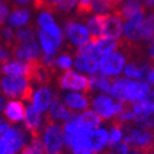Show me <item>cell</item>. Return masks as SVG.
<instances>
[{
	"instance_id": "cell-19",
	"label": "cell",
	"mask_w": 154,
	"mask_h": 154,
	"mask_svg": "<svg viewBox=\"0 0 154 154\" xmlns=\"http://www.w3.org/2000/svg\"><path fill=\"white\" fill-rule=\"evenodd\" d=\"M60 97L73 113H82L90 109L91 97L86 93L68 91V93H63Z\"/></svg>"
},
{
	"instance_id": "cell-7",
	"label": "cell",
	"mask_w": 154,
	"mask_h": 154,
	"mask_svg": "<svg viewBox=\"0 0 154 154\" xmlns=\"http://www.w3.org/2000/svg\"><path fill=\"white\" fill-rule=\"evenodd\" d=\"M57 84L63 93L75 91L86 93L89 91V76L79 73L75 69L63 72L58 75Z\"/></svg>"
},
{
	"instance_id": "cell-45",
	"label": "cell",
	"mask_w": 154,
	"mask_h": 154,
	"mask_svg": "<svg viewBox=\"0 0 154 154\" xmlns=\"http://www.w3.org/2000/svg\"><path fill=\"white\" fill-rule=\"evenodd\" d=\"M91 4H93V0H79L78 12H80V14H90Z\"/></svg>"
},
{
	"instance_id": "cell-56",
	"label": "cell",
	"mask_w": 154,
	"mask_h": 154,
	"mask_svg": "<svg viewBox=\"0 0 154 154\" xmlns=\"http://www.w3.org/2000/svg\"><path fill=\"white\" fill-rule=\"evenodd\" d=\"M153 153H154V147H153Z\"/></svg>"
},
{
	"instance_id": "cell-27",
	"label": "cell",
	"mask_w": 154,
	"mask_h": 154,
	"mask_svg": "<svg viewBox=\"0 0 154 154\" xmlns=\"http://www.w3.org/2000/svg\"><path fill=\"white\" fill-rule=\"evenodd\" d=\"M112 79L100 73L89 76V91L95 94H110Z\"/></svg>"
},
{
	"instance_id": "cell-57",
	"label": "cell",
	"mask_w": 154,
	"mask_h": 154,
	"mask_svg": "<svg viewBox=\"0 0 154 154\" xmlns=\"http://www.w3.org/2000/svg\"><path fill=\"white\" fill-rule=\"evenodd\" d=\"M43 154H47V153H43Z\"/></svg>"
},
{
	"instance_id": "cell-51",
	"label": "cell",
	"mask_w": 154,
	"mask_h": 154,
	"mask_svg": "<svg viewBox=\"0 0 154 154\" xmlns=\"http://www.w3.org/2000/svg\"><path fill=\"white\" fill-rule=\"evenodd\" d=\"M6 102H8V99L4 95H2V97H0V111L2 112H3V110L5 107V105H6Z\"/></svg>"
},
{
	"instance_id": "cell-54",
	"label": "cell",
	"mask_w": 154,
	"mask_h": 154,
	"mask_svg": "<svg viewBox=\"0 0 154 154\" xmlns=\"http://www.w3.org/2000/svg\"><path fill=\"white\" fill-rule=\"evenodd\" d=\"M78 154H95V153H93V152H90V150H85V152H80V153H78Z\"/></svg>"
},
{
	"instance_id": "cell-38",
	"label": "cell",
	"mask_w": 154,
	"mask_h": 154,
	"mask_svg": "<svg viewBox=\"0 0 154 154\" xmlns=\"http://www.w3.org/2000/svg\"><path fill=\"white\" fill-rule=\"evenodd\" d=\"M48 70L47 68L42 67L41 64H38V66L35 67V70H33V74L31 76V80L37 83L38 85H42V84H46L47 80H48Z\"/></svg>"
},
{
	"instance_id": "cell-32",
	"label": "cell",
	"mask_w": 154,
	"mask_h": 154,
	"mask_svg": "<svg viewBox=\"0 0 154 154\" xmlns=\"http://www.w3.org/2000/svg\"><path fill=\"white\" fill-rule=\"evenodd\" d=\"M54 69L59 70L60 73L74 69V56L68 51H62L56 56Z\"/></svg>"
},
{
	"instance_id": "cell-20",
	"label": "cell",
	"mask_w": 154,
	"mask_h": 154,
	"mask_svg": "<svg viewBox=\"0 0 154 154\" xmlns=\"http://www.w3.org/2000/svg\"><path fill=\"white\" fill-rule=\"evenodd\" d=\"M21 126L25 128V131H27L32 137H38L40 133L42 132L43 127L46 126L45 115L38 112L30 104H27L26 116H25Z\"/></svg>"
},
{
	"instance_id": "cell-48",
	"label": "cell",
	"mask_w": 154,
	"mask_h": 154,
	"mask_svg": "<svg viewBox=\"0 0 154 154\" xmlns=\"http://www.w3.org/2000/svg\"><path fill=\"white\" fill-rule=\"evenodd\" d=\"M10 122H8L4 117H2V120H0V133H2V132H4V131H6L8 130V128L10 127Z\"/></svg>"
},
{
	"instance_id": "cell-24",
	"label": "cell",
	"mask_w": 154,
	"mask_h": 154,
	"mask_svg": "<svg viewBox=\"0 0 154 154\" xmlns=\"http://www.w3.org/2000/svg\"><path fill=\"white\" fill-rule=\"evenodd\" d=\"M73 112L67 107V105L63 102L62 97H57L52 106H51L47 116H48V121H53V122H58V123H64L67 122L69 119H72Z\"/></svg>"
},
{
	"instance_id": "cell-21",
	"label": "cell",
	"mask_w": 154,
	"mask_h": 154,
	"mask_svg": "<svg viewBox=\"0 0 154 154\" xmlns=\"http://www.w3.org/2000/svg\"><path fill=\"white\" fill-rule=\"evenodd\" d=\"M89 147L95 154H104V152L110 147L109 128L100 126L89 132Z\"/></svg>"
},
{
	"instance_id": "cell-28",
	"label": "cell",
	"mask_w": 154,
	"mask_h": 154,
	"mask_svg": "<svg viewBox=\"0 0 154 154\" xmlns=\"http://www.w3.org/2000/svg\"><path fill=\"white\" fill-rule=\"evenodd\" d=\"M105 19L106 16L100 15H88L85 22L86 26L90 31L93 38H99L104 36V27H105Z\"/></svg>"
},
{
	"instance_id": "cell-40",
	"label": "cell",
	"mask_w": 154,
	"mask_h": 154,
	"mask_svg": "<svg viewBox=\"0 0 154 154\" xmlns=\"http://www.w3.org/2000/svg\"><path fill=\"white\" fill-rule=\"evenodd\" d=\"M119 123L123 125H130V123H134L136 122V113L133 112V110L131 109V106H126V109L119 115L117 117Z\"/></svg>"
},
{
	"instance_id": "cell-10",
	"label": "cell",
	"mask_w": 154,
	"mask_h": 154,
	"mask_svg": "<svg viewBox=\"0 0 154 154\" xmlns=\"http://www.w3.org/2000/svg\"><path fill=\"white\" fill-rule=\"evenodd\" d=\"M125 142L130 144L133 149H139V150H147V149H153L154 147V133L150 130H146V128L133 126L126 130V138Z\"/></svg>"
},
{
	"instance_id": "cell-17",
	"label": "cell",
	"mask_w": 154,
	"mask_h": 154,
	"mask_svg": "<svg viewBox=\"0 0 154 154\" xmlns=\"http://www.w3.org/2000/svg\"><path fill=\"white\" fill-rule=\"evenodd\" d=\"M33 20L32 10L27 6H14L11 9L10 15L5 22L9 27L16 30L29 27Z\"/></svg>"
},
{
	"instance_id": "cell-42",
	"label": "cell",
	"mask_w": 154,
	"mask_h": 154,
	"mask_svg": "<svg viewBox=\"0 0 154 154\" xmlns=\"http://www.w3.org/2000/svg\"><path fill=\"white\" fill-rule=\"evenodd\" d=\"M54 63H56V57L42 54L41 60H40V63H38V64H41L42 67H45L47 69H54Z\"/></svg>"
},
{
	"instance_id": "cell-13",
	"label": "cell",
	"mask_w": 154,
	"mask_h": 154,
	"mask_svg": "<svg viewBox=\"0 0 154 154\" xmlns=\"http://www.w3.org/2000/svg\"><path fill=\"white\" fill-rule=\"evenodd\" d=\"M27 104L21 99H8L6 105L2 112L3 117L11 125H22L23 119L26 116Z\"/></svg>"
},
{
	"instance_id": "cell-5",
	"label": "cell",
	"mask_w": 154,
	"mask_h": 154,
	"mask_svg": "<svg viewBox=\"0 0 154 154\" xmlns=\"http://www.w3.org/2000/svg\"><path fill=\"white\" fill-rule=\"evenodd\" d=\"M32 80L25 76H8L2 75L0 79V91L6 99L29 100L32 90Z\"/></svg>"
},
{
	"instance_id": "cell-31",
	"label": "cell",
	"mask_w": 154,
	"mask_h": 154,
	"mask_svg": "<svg viewBox=\"0 0 154 154\" xmlns=\"http://www.w3.org/2000/svg\"><path fill=\"white\" fill-rule=\"evenodd\" d=\"M128 80L125 76H120V78L112 79V85H111V90H110V95L116 99L117 101H121L125 104V95H126V88L128 84Z\"/></svg>"
},
{
	"instance_id": "cell-39",
	"label": "cell",
	"mask_w": 154,
	"mask_h": 154,
	"mask_svg": "<svg viewBox=\"0 0 154 154\" xmlns=\"http://www.w3.org/2000/svg\"><path fill=\"white\" fill-rule=\"evenodd\" d=\"M2 38H3V45L12 47L16 42V31L9 27L8 25H4L2 29Z\"/></svg>"
},
{
	"instance_id": "cell-50",
	"label": "cell",
	"mask_w": 154,
	"mask_h": 154,
	"mask_svg": "<svg viewBox=\"0 0 154 154\" xmlns=\"http://www.w3.org/2000/svg\"><path fill=\"white\" fill-rule=\"evenodd\" d=\"M147 82L154 88V66L152 67V69L149 70V73H148V75H147Z\"/></svg>"
},
{
	"instance_id": "cell-47",
	"label": "cell",
	"mask_w": 154,
	"mask_h": 154,
	"mask_svg": "<svg viewBox=\"0 0 154 154\" xmlns=\"http://www.w3.org/2000/svg\"><path fill=\"white\" fill-rule=\"evenodd\" d=\"M146 56L148 58V60L152 63L154 62V43H149L147 45V48H146Z\"/></svg>"
},
{
	"instance_id": "cell-4",
	"label": "cell",
	"mask_w": 154,
	"mask_h": 154,
	"mask_svg": "<svg viewBox=\"0 0 154 154\" xmlns=\"http://www.w3.org/2000/svg\"><path fill=\"white\" fill-rule=\"evenodd\" d=\"M62 26L64 37H66V42L70 47L75 48V51L82 48L93 40V36L86 26V22L83 20L68 19L64 21Z\"/></svg>"
},
{
	"instance_id": "cell-15",
	"label": "cell",
	"mask_w": 154,
	"mask_h": 154,
	"mask_svg": "<svg viewBox=\"0 0 154 154\" xmlns=\"http://www.w3.org/2000/svg\"><path fill=\"white\" fill-rule=\"evenodd\" d=\"M36 66L30 64V63H26V62H22V60H19L16 58H11V59L2 63L0 70H2V75L25 76V78H30L31 79Z\"/></svg>"
},
{
	"instance_id": "cell-37",
	"label": "cell",
	"mask_w": 154,
	"mask_h": 154,
	"mask_svg": "<svg viewBox=\"0 0 154 154\" xmlns=\"http://www.w3.org/2000/svg\"><path fill=\"white\" fill-rule=\"evenodd\" d=\"M79 0H62L59 5L54 9V11L59 14H72L74 11H78Z\"/></svg>"
},
{
	"instance_id": "cell-49",
	"label": "cell",
	"mask_w": 154,
	"mask_h": 154,
	"mask_svg": "<svg viewBox=\"0 0 154 154\" xmlns=\"http://www.w3.org/2000/svg\"><path fill=\"white\" fill-rule=\"evenodd\" d=\"M142 4L144 5L146 10H149V11H153L154 9V0H140Z\"/></svg>"
},
{
	"instance_id": "cell-36",
	"label": "cell",
	"mask_w": 154,
	"mask_h": 154,
	"mask_svg": "<svg viewBox=\"0 0 154 154\" xmlns=\"http://www.w3.org/2000/svg\"><path fill=\"white\" fill-rule=\"evenodd\" d=\"M45 147L40 137H32L27 146L22 149L20 154H43Z\"/></svg>"
},
{
	"instance_id": "cell-52",
	"label": "cell",
	"mask_w": 154,
	"mask_h": 154,
	"mask_svg": "<svg viewBox=\"0 0 154 154\" xmlns=\"http://www.w3.org/2000/svg\"><path fill=\"white\" fill-rule=\"evenodd\" d=\"M125 2H126V0H111V3H112L115 6H116V9H117L121 4H123Z\"/></svg>"
},
{
	"instance_id": "cell-12",
	"label": "cell",
	"mask_w": 154,
	"mask_h": 154,
	"mask_svg": "<svg viewBox=\"0 0 154 154\" xmlns=\"http://www.w3.org/2000/svg\"><path fill=\"white\" fill-rule=\"evenodd\" d=\"M153 91V86L147 80H128L125 95V104L133 105L147 100Z\"/></svg>"
},
{
	"instance_id": "cell-35",
	"label": "cell",
	"mask_w": 154,
	"mask_h": 154,
	"mask_svg": "<svg viewBox=\"0 0 154 154\" xmlns=\"http://www.w3.org/2000/svg\"><path fill=\"white\" fill-rule=\"evenodd\" d=\"M37 40V30L29 26L25 29L16 30V42L15 43H30Z\"/></svg>"
},
{
	"instance_id": "cell-23",
	"label": "cell",
	"mask_w": 154,
	"mask_h": 154,
	"mask_svg": "<svg viewBox=\"0 0 154 154\" xmlns=\"http://www.w3.org/2000/svg\"><path fill=\"white\" fill-rule=\"evenodd\" d=\"M123 26H125V20L115 11L113 14L106 16L105 19L104 36L120 41L121 38H123Z\"/></svg>"
},
{
	"instance_id": "cell-18",
	"label": "cell",
	"mask_w": 154,
	"mask_h": 154,
	"mask_svg": "<svg viewBox=\"0 0 154 154\" xmlns=\"http://www.w3.org/2000/svg\"><path fill=\"white\" fill-rule=\"evenodd\" d=\"M37 41L42 49V54L56 57L58 53L62 52V48L66 42V37H56L37 30Z\"/></svg>"
},
{
	"instance_id": "cell-16",
	"label": "cell",
	"mask_w": 154,
	"mask_h": 154,
	"mask_svg": "<svg viewBox=\"0 0 154 154\" xmlns=\"http://www.w3.org/2000/svg\"><path fill=\"white\" fill-rule=\"evenodd\" d=\"M99 64H100V58L96 57L95 54L83 53V52H75L74 54V69L86 76L97 74Z\"/></svg>"
},
{
	"instance_id": "cell-53",
	"label": "cell",
	"mask_w": 154,
	"mask_h": 154,
	"mask_svg": "<svg viewBox=\"0 0 154 154\" xmlns=\"http://www.w3.org/2000/svg\"><path fill=\"white\" fill-rule=\"evenodd\" d=\"M131 154H144L143 150H139V149H132Z\"/></svg>"
},
{
	"instance_id": "cell-26",
	"label": "cell",
	"mask_w": 154,
	"mask_h": 154,
	"mask_svg": "<svg viewBox=\"0 0 154 154\" xmlns=\"http://www.w3.org/2000/svg\"><path fill=\"white\" fill-rule=\"evenodd\" d=\"M116 12L123 20H128V19L134 17L137 15L144 14L146 8L140 0H126L123 4H121L116 9Z\"/></svg>"
},
{
	"instance_id": "cell-6",
	"label": "cell",
	"mask_w": 154,
	"mask_h": 154,
	"mask_svg": "<svg viewBox=\"0 0 154 154\" xmlns=\"http://www.w3.org/2000/svg\"><path fill=\"white\" fill-rule=\"evenodd\" d=\"M128 63L127 54L121 49L106 54L100 58L99 64V73L107 76L110 79H116L123 75V70L126 64Z\"/></svg>"
},
{
	"instance_id": "cell-41",
	"label": "cell",
	"mask_w": 154,
	"mask_h": 154,
	"mask_svg": "<svg viewBox=\"0 0 154 154\" xmlns=\"http://www.w3.org/2000/svg\"><path fill=\"white\" fill-rule=\"evenodd\" d=\"M11 4L5 2V0H2L0 2V22H2L3 25H5L10 12H11Z\"/></svg>"
},
{
	"instance_id": "cell-29",
	"label": "cell",
	"mask_w": 154,
	"mask_h": 154,
	"mask_svg": "<svg viewBox=\"0 0 154 154\" xmlns=\"http://www.w3.org/2000/svg\"><path fill=\"white\" fill-rule=\"evenodd\" d=\"M76 116H78L79 121L82 122V125L88 131L95 130V128L102 126V122H104L91 109H89V110H86L82 113H76Z\"/></svg>"
},
{
	"instance_id": "cell-2",
	"label": "cell",
	"mask_w": 154,
	"mask_h": 154,
	"mask_svg": "<svg viewBox=\"0 0 154 154\" xmlns=\"http://www.w3.org/2000/svg\"><path fill=\"white\" fill-rule=\"evenodd\" d=\"M90 109L102 121L117 120L119 115L126 109V104L113 99L110 94H94Z\"/></svg>"
},
{
	"instance_id": "cell-43",
	"label": "cell",
	"mask_w": 154,
	"mask_h": 154,
	"mask_svg": "<svg viewBox=\"0 0 154 154\" xmlns=\"http://www.w3.org/2000/svg\"><path fill=\"white\" fill-rule=\"evenodd\" d=\"M12 58V48L11 46H6V45H3L2 48H0V62L4 63L9 59Z\"/></svg>"
},
{
	"instance_id": "cell-9",
	"label": "cell",
	"mask_w": 154,
	"mask_h": 154,
	"mask_svg": "<svg viewBox=\"0 0 154 154\" xmlns=\"http://www.w3.org/2000/svg\"><path fill=\"white\" fill-rule=\"evenodd\" d=\"M35 29L56 37H64L63 26L58 23L54 12L49 8H38L35 17Z\"/></svg>"
},
{
	"instance_id": "cell-46",
	"label": "cell",
	"mask_w": 154,
	"mask_h": 154,
	"mask_svg": "<svg viewBox=\"0 0 154 154\" xmlns=\"http://www.w3.org/2000/svg\"><path fill=\"white\" fill-rule=\"evenodd\" d=\"M5 2L10 3L14 6H27V8H30L31 5L37 3L38 0H5Z\"/></svg>"
},
{
	"instance_id": "cell-33",
	"label": "cell",
	"mask_w": 154,
	"mask_h": 154,
	"mask_svg": "<svg viewBox=\"0 0 154 154\" xmlns=\"http://www.w3.org/2000/svg\"><path fill=\"white\" fill-rule=\"evenodd\" d=\"M126 130L121 123H113L109 127V139H110V148H115L120 143L125 142Z\"/></svg>"
},
{
	"instance_id": "cell-8",
	"label": "cell",
	"mask_w": 154,
	"mask_h": 154,
	"mask_svg": "<svg viewBox=\"0 0 154 154\" xmlns=\"http://www.w3.org/2000/svg\"><path fill=\"white\" fill-rule=\"evenodd\" d=\"M58 96L56 91L48 84H42V85H37L32 88L30 97H29V104L35 110H37L38 112H41L46 116L51 106H52L53 101Z\"/></svg>"
},
{
	"instance_id": "cell-22",
	"label": "cell",
	"mask_w": 154,
	"mask_h": 154,
	"mask_svg": "<svg viewBox=\"0 0 154 154\" xmlns=\"http://www.w3.org/2000/svg\"><path fill=\"white\" fill-rule=\"evenodd\" d=\"M152 67L153 66L149 60H143V62L128 60L123 70V76L130 80H147V75L152 69Z\"/></svg>"
},
{
	"instance_id": "cell-25",
	"label": "cell",
	"mask_w": 154,
	"mask_h": 154,
	"mask_svg": "<svg viewBox=\"0 0 154 154\" xmlns=\"http://www.w3.org/2000/svg\"><path fill=\"white\" fill-rule=\"evenodd\" d=\"M91 45H93V53L99 58L115 52L120 47V42L117 40H112V38H109L105 36L99 38H93Z\"/></svg>"
},
{
	"instance_id": "cell-1",
	"label": "cell",
	"mask_w": 154,
	"mask_h": 154,
	"mask_svg": "<svg viewBox=\"0 0 154 154\" xmlns=\"http://www.w3.org/2000/svg\"><path fill=\"white\" fill-rule=\"evenodd\" d=\"M31 138L32 136L22 126L10 125L6 131L0 133V154H20Z\"/></svg>"
},
{
	"instance_id": "cell-44",
	"label": "cell",
	"mask_w": 154,
	"mask_h": 154,
	"mask_svg": "<svg viewBox=\"0 0 154 154\" xmlns=\"http://www.w3.org/2000/svg\"><path fill=\"white\" fill-rule=\"evenodd\" d=\"M113 149V152L116 153V154H131V152H132V147L128 144V143H126V142H122V143H120L119 146H116L115 148H112Z\"/></svg>"
},
{
	"instance_id": "cell-34",
	"label": "cell",
	"mask_w": 154,
	"mask_h": 154,
	"mask_svg": "<svg viewBox=\"0 0 154 154\" xmlns=\"http://www.w3.org/2000/svg\"><path fill=\"white\" fill-rule=\"evenodd\" d=\"M143 42L154 43V11L146 12L143 26Z\"/></svg>"
},
{
	"instance_id": "cell-14",
	"label": "cell",
	"mask_w": 154,
	"mask_h": 154,
	"mask_svg": "<svg viewBox=\"0 0 154 154\" xmlns=\"http://www.w3.org/2000/svg\"><path fill=\"white\" fill-rule=\"evenodd\" d=\"M144 17H146V12L128 20H125V26H123L125 41H127L128 43H138L143 41Z\"/></svg>"
},
{
	"instance_id": "cell-3",
	"label": "cell",
	"mask_w": 154,
	"mask_h": 154,
	"mask_svg": "<svg viewBox=\"0 0 154 154\" xmlns=\"http://www.w3.org/2000/svg\"><path fill=\"white\" fill-rule=\"evenodd\" d=\"M38 137L41 138L45 147V153L47 154H62L67 148L62 123L48 121Z\"/></svg>"
},
{
	"instance_id": "cell-30",
	"label": "cell",
	"mask_w": 154,
	"mask_h": 154,
	"mask_svg": "<svg viewBox=\"0 0 154 154\" xmlns=\"http://www.w3.org/2000/svg\"><path fill=\"white\" fill-rule=\"evenodd\" d=\"M116 11L115 6L111 0H93L90 14L89 15H100V16H109Z\"/></svg>"
},
{
	"instance_id": "cell-55",
	"label": "cell",
	"mask_w": 154,
	"mask_h": 154,
	"mask_svg": "<svg viewBox=\"0 0 154 154\" xmlns=\"http://www.w3.org/2000/svg\"><path fill=\"white\" fill-rule=\"evenodd\" d=\"M104 154H116L115 152H110V153H104Z\"/></svg>"
},
{
	"instance_id": "cell-11",
	"label": "cell",
	"mask_w": 154,
	"mask_h": 154,
	"mask_svg": "<svg viewBox=\"0 0 154 154\" xmlns=\"http://www.w3.org/2000/svg\"><path fill=\"white\" fill-rule=\"evenodd\" d=\"M11 48H12V58L33 64V66L38 64L41 60L42 49L37 40L30 43H15Z\"/></svg>"
}]
</instances>
